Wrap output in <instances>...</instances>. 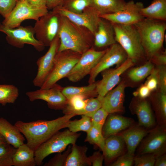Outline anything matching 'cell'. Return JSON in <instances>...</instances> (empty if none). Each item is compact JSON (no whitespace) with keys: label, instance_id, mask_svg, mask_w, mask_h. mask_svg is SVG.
Wrapping results in <instances>:
<instances>
[{"label":"cell","instance_id":"cell-5","mask_svg":"<svg viewBox=\"0 0 166 166\" xmlns=\"http://www.w3.org/2000/svg\"><path fill=\"white\" fill-rule=\"evenodd\" d=\"M80 134L72 132L68 129L56 132L35 151L36 165L41 166L44 159L49 155L61 152L68 145L76 144Z\"/></svg>","mask_w":166,"mask_h":166},{"label":"cell","instance_id":"cell-4","mask_svg":"<svg viewBox=\"0 0 166 166\" xmlns=\"http://www.w3.org/2000/svg\"><path fill=\"white\" fill-rule=\"evenodd\" d=\"M116 41L126 52L128 58L134 64L143 63L147 60L140 37L134 25L112 24Z\"/></svg>","mask_w":166,"mask_h":166},{"label":"cell","instance_id":"cell-40","mask_svg":"<svg viewBox=\"0 0 166 166\" xmlns=\"http://www.w3.org/2000/svg\"><path fill=\"white\" fill-rule=\"evenodd\" d=\"M109 114L102 107L100 108L91 117L93 126L102 130Z\"/></svg>","mask_w":166,"mask_h":166},{"label":"cell","instance_id":"cell-30","mask_svg":"<svg viewBox=\"0 0 166 166\" xmlns=\"http://www.w3.org/2000/svg\"><path fill=\"white\" fill-rule=\"evenodd\" d=\"M144 18L163 21H166V0H153L148 6L140 10Z\"/></svg>","mask_w":166,"mask_h":166},{"label":"cell","instance_id":"cell-36","mask_svg":"<svg viewBox=\"0 0 166 166\" xmlns=\"http://www.w3.org/2000/svg\"><path fill=\"white\" fill-rule=\"evenodd\" d=\"M90 0H63L61 6L72 13H81L89 6Z\"/></svg>","mask_w":166,"mask_h":166},{"label":"cell","instance_id":"cell-32","mask_svg":"<svg viewBox=\"0 0 166 166\" xmlns=\"http://www.w3.org/2000/svg\"><path fill=\"white\" fill-rule=\"evenodd\" d=\"M18 88L13 85H0V104L5 105L8 103L14 104L18 97Z\"/></svg>","mask_w":166,"mask_h":166},{"label":"cell","instance_id":"cell-12","mask_svg":"<svg viewBox=\"0 0 166 166\" xmlns=\"http://www.w3.org/2000/svg\"><path fill=\"white\" fill-rule=\"evenodd\" d=\"M127 58L126 52L118 43L110 46L90 73L89 84L95 82L96 78L99 73L114 65L119 66Z\"/></svg>","mask_w":166,"mask_h":166},{"label":"cell","instance_id":"cell-49","mask_svg":"<svg viewBox=\"0 0 166 166\" xmlns=\"http://www.w3.org/2000/svg\"><path fill=\"white\" fill-rule=\"evenodd\" d=\"M154 166H166V154L165 153L159 155L156 158Z\"/></svg>","mask_w":166,"mask_h":166},{"label":"cell","instance_id":"cell-23","mask_svg":"<svg viewBox=\"0 0 166 166\" xmlns=\"http://www.w3.org/2000/svg\"><path fill=\"white\" fill-rule=\"evenodd\" d=\"M94 38V45L98 48L110 46L117 43L112 23L101 18Z\"/></svg>","mask_w":166,"mask_h":166},{"label":"cell","instance_id":"cell-17","mask_svg":"<svg viewBox=\"0 0 166 166\" xmlns=\"http://www.w3.org/2000/svg\"><path fill=\"white\" fill-rule=\"evenodd\" d=\"M59 44L60 39L58 35L51 42L45 54L38 60V72L33 81L35 86L40 88L51 71Z\"/></svg>","mask_w":166,"mask_h":166},{"label":"cell","instance_id":"cell-42","mask_svg":"<svg viewBox=\"0 0 166 166\" xmlns=\"http://www.w3.org/2000/svg\"><path fill=\"white\" fill-rule=\"evenodd\" d=\"M156 68L158 83L157 90L166 93V65L156 66Z\"/></svg>","mask_w":166,"mask_h":166},{"label":"cell","instance_id":"cell-48","mask_svg":"<svg viewBox=\"0 0 166 166\" xmlns=\"http://www.w3.org/2000/svg\"><path fill=\"white\" fill-rule=\"evenodd\" d=\"M91 165L93 166H101L104 160V156L100 151L94 152L89 157Z\"/></svg>","mask_w":166,"mask_h":166},{"label":"cell","instance_id":"cell-13","mask_svg":"<svg viewBox=\"0 0 166 166\" xmlns=\"http://www.w3.org/2000/svg\"><path fill=\"white\" fill-rule=\"evenodd\" d=\"M144 7L142 2H135L131 0L126 2L121 10L113 13L101 15L100 17L112 24L134 25L144 18L140 13L141 10Z\"/></svg>","mask_w":166,"mask_h":166},{"label":"cell","instance_id":"cell-39","mask_svg":"<svg viewBox=\"0 0 166 166\" xmlns=\"http://www.w3.org/2000/svg\"><path fill=\"white\" fill-rule=\"evenodd\" d=\"M159 155L154 153H147L134 156L135 166H153L156 158Z\"/></svg>","mask_w":166,"mask_h":166},{"label":"cell","instance_id":"cell-35","mask_svg":"<svg viewBox=\"0 0 166 166\" xmlns=\"http://www.w3.org/2000/svg\"><path fill=\"white\" fill-rule=\"evenodd\" d=\"M86 99L83 97L76 95L68 100L67 105L63 110L65 114L76 113L83 110L86 105Z\"/></svg>","mask_w":166,"mask_h":166},{"label":"cell","instance_id":"cell-51","mask_svg":"<svg viewBox=\"0 0 166 166\" xmlns=\"http://www.w3.org/2000/svg\"><path fill=\"white\" fill-rule=\"evenodd\" d=\"M63 0H47V7L48 10H52L61 5Z\"/></svg>","mask_w":166,"mask_h":166},{"label":"cell","instance_id":"cell-45","mask_svg":"<svg viewBox=\"0 0 166 166\" xmlns=\"http://www.w3.org/2000/svg\"><path fill=\"white\" fill-rule=\"evenodd\" d=\"M144 83L152 92L158 90V83L156 67H154L151 74L147 77Z\"/></svg>","mask_w":166,"mask_h":166},{"label":"cell","instance_id":"cell-9","mask_svg":"<svg viewBox=\"0 0 166 166\" xmlns=\"http://www.w3.org/2000/svg\"><path fill=\"white\" fill-rule=\"evenodd\" d=\"M60 22L61 15L53 10L42 16L34 27L36 38L45 47L49 46L58 35Z\"/></svg>","mask_w":166,"mask_h":166},{"label":"cell","instance_id":"cell-24","mask_svg":"<svg viewBox=\"0 0 166 166\" xmlns=\"http://www.w3.org/2000/svg\"><path fill=\"white\" fill-rule=\"evenodd\" d=\"M0 133L7 143L16 148L24 143L23 135L14 125L3 117L0 118Z\"/></svg>","mask_w":166,"mask_h":166},{"label":"cell","instance_id":"cell-3","mask_svg":"<svg viewBox=\"0 0 166 166\" xmlns=\"http://www.w3.org/2000/svg\"><path fill=\"white\" fill-rule=\"evenodd\" d=\"M165 22L144 18L134 25L139 34L147 60L162 49L166 30Z\"/></svg>","mask_w":166,"mask_h":166},{"label":"cell","instance_id":"cell-14","mask_svg":"<svg viewBox=\"0 0 166 166\" xmlns=\"http://www.w3.org/2000/svg\"><path fill=\"white\" fill-rule=\"evenodd\" d=\"M135 65L129 58L115 69H108L102 72V79L97 81L96 89L98 96L103 97L121 81V76L128 69Z\"/></svg>","mask_w":166,"mask_h":166},{"label":"cell","instance_id":"cell-27","mask_svg":"<svg viewBox=\"0 0 166 166\" xmlns=\"http://www.w3.org/2000/svg\"><path fill=\"white\" fill-rule=\"evenodd\" d=\"M88 148L86 146L73 145L64 166H90L91 164L86 155Z\"/></svg>","mask_w":166,"mask_h":166},{"label":"cell","instance_id":"cell-11","mask_svg":"<svg viewBox=\"0 0 166 166\" xmlns=\"http://www.w3.org/2000/svg\"><path fill=\"white\" fill-rule=\"evenodd\" d=\"M166 125L158 124L150 130L139 144L137 155L154 153L160 155L165 153Z\"/></svg>","mask_w":166,"mask_h":166},{"label":"cell","instance_id":"cell-33","mask_svg":"<svg viewBox=\"0 0 166 166\" xmlns=\"http://www.w3.org/2000/svg\"><path fill=\"white\" fill-rule=\"evenodd\" d=\"M93 126L91 117L84 115L79 120H70L66 128L71 132L77 133L79 131L88 132Z\"/></svg>","mask_w":166,"mask_h":166},{"label":"cell","instance_id":"cell-10","mask_svg":"<svg viewBox=\"0 0 166 166\" xmlns=\"http://www.w3.org/2000/svg\"><path fill=\"white\" fill-rule=\"evenodd\" d=\"M106 49L97 50L92 47L83 54L66 77L70 81L76 82L89 74L105 53Z\"/></svg>","mask_w":166,"mask_h":166},{"label":"cell","instance_id":"cell-2","mask_svg":"<svg viewBox=\"0 0 166 166\" xmlns=\"http://www.w3.org/2000/svg\"><path fill=\"white\" fill-rule=\"evenodd\" d=\"M58 36L57 52L70 50L82 55L94 45V35L90 31L61 15Z\"/></svg>","mask_w":166,"mask_h":166},{"label":"cell","instance_id":"cell-22","mask_svg":"<svg viewBox=\"0 0 166 166\" xmlns=\"http://www.w3.org/2000/svg\"><path fill=\"white\" fill-rule=\"evenodd\" d=\"M151 129L146 128L138 124H134L118 133L122 137L124 141L127 152L135 156L136 148Z\"/></svg>","mask_w":166,"mask_h":166},{"label":"cell","instance_id":"cell-6","mask_svg":"<svg viewBox=\"0 0 166 166\" xmlns=\"http://www.w3.org/2000/svg\"><path fill=\"white\" fill-rule=\"evenodd\" d=\"M81 55L70 50L57 52L52 69L40 89L50 88L59 80L65 77L78 61Z\"/></svg>","mask_w":166,"mask_h":166},{"label":"cell","instance_id":"cell-20","mask_svg":"<svg viewBox=\"0 0 166 166\" xmlns=\"http://www.w3.org/2000/svg\"><path fill=\"white\" fill-rule=\"evenodd\" d=\"M133 119L116 113L108 115L102 130L103 135L106 139L117 134L134 124Z\"/></svg>","mask_w":166,"mask_h":166},{"label":"cell","instance_id":"cell-8","mask_svg":"<svg viewBox=\"0 0 166 166\" xmlns=\"http://www.w3.org/2000/svg\"><path fill=\"white\" fill-rule=\"evenodd\" d=\"M0 32L6 35V40L8 43L15 47L22 48L26 44L33 46L38 51H43L45 46L34 37V27L21 26L14 28L6 27L0 23Z\"/></svg>","mask_w":166,"mask_h":166},{"label":"cell","instance_id":"cell-1","mask_svg":"<svg viewBox=\"0 0 166 166\" xmlns=\"http://www.w3.org/2000/svg\"><path fill=\"white\" fill-rule=\"evenodd\" d=\"M75 116L71 113L49 121L38 120L28 122L18 121L14 125L26 138L28 145L35 151L56 132L66 128L69 121Z\"/></svg>","mask_w":166,"mask_h":166},{"label":"cell","instance_id":"cell-47","mask_svg":"<svg viewBox=\"0 0 166 166\" xmlns=\"http://www.w3.org/2000/svg\"><path fill=\"white\" fill-rule=\"evenodd\" d=\"M152 93L147 86L144 84L133 92V94L135 97L145 99L149 97Z\"/></svg>","mask_w":166,"mask_h":166},{"label":"cell","instance_id":"cell-34","mask_svg":"<svg viewBox=\"0 0 166 166\" xmlns=\"http://www.w3.org/2000/svg\"><path fill=\"white\" fill-rule=\"evenodd\" d=\"M105 139L102 133V130L93 126L87 132L85 141L97 146L103 152L105 148Z\"/></svg>","mask_w":166,"mask_h":166},{"label":"cell","instance_id":"cell-52","mask_svg":"<svg viewBox=\"0 0 166 166\" xmlns=\"http://www.w3.org/2000/svg\"><path fill=\"white\" fill-rule=\"evenodd\" d=\"M7 143L3 136L0 133V144Z\"/></svg>","mask_w":166,"mask_h":166},{"label":"cell","instance_id":"cell-43","mask_svg":"<svg viewBox=\"0 0 166 166\" xmlns=\"http://www.w3.org/2000/svg\"><path fill=\"white\" fill-rule=\"evenodd\" d=\"M134 156L127 152L118 157L109 166H132L134 165Z\"/></svg>","mask_w":166,"mask_h":166},{"label":"cell","instance_id":"cell-38","mask_svg":"<svg viewBox=\"0 0 166 166\" xmlns=\"http://www.w3.org/2000/svg\"><path fill=\"white\" fill-rule=\"evenodd\" d=\"M103 97L97 96L86 99V105L85 108L76 113L77 115H84L91 117L93 114L102 107Z\"/></svg>","mask_w":166,"mask_h":166},{"label":"cell","instance_id":"cell-37","mask_svg":"<svg viewBox=\"0 0 166 166\" xmlns=\"http://www.w3.org/2000/svg\"><path fill=\"white\" fill-rule=\"evenodd\" d=\"M16 148L7 143L0 144V166H12Z\"/></svg>","mask_w":166,"mask_h":166},{"label":"cell","instance_id":"cell-15","mask_svg":"<svg viewBox=\"0 0 166 166\" xmlns=\"http://www.w3.org/2000/svg\"><path fill=\"white\" fill-rule=\"evenodd\" d=\"M62 88L56 83L50 88L28 92L26 94L31 101L42 100L47 102L50 109L63 110L67 105L68 100L62 92Z\"/></svg>","mask_w":166,"mask_h":166},{"label":"cell","instance_id":"cell-28","mask_svg":"<svg viewBox=\"0 0 166 166\" xmlns=\"http://www.w3.org/2000/svg\"><path fill=\"white\" fill-rule=\"evenodd\" d=\"M154 65L149 60L146 61L139 66L127 69L126 72L125 82L128 81L133 84L140 83L147 77L152 73L155 67Z\"/></svg>","mask_w":166,"mask_h":166},{"label":"cell","instance_id":"cell-50","mask_svg":"<svg viewBox=\"0 0 166 166\" xmlns=\"http://www.w3.org/2000/svg\"><path fill=\"white\" fill-rule=\"evenodd\" d=\"M26 0L29 3L32 5L39 7H47V0Z\"/></svg>","mask_w":166,"mask_h":166},{"label":"cell","instance_id":"cell-41","mask_svg":"<svg viewBox=\"0 0 166 166\" xmlns=\"http://www.w3.org/2000/svg\"><path fill=\"white\" fill-rule=\"evenodd\" d=\"M71 147L69 146L67 149L63 153L59 152L47 162L44 166H64L67 156L70 152Z\"/></svg>","mask_w":166,"mask_h":166},{"label":"cell","instance_id":"cell-44","mask_svg":"<svg viewBox=\"0 0 166 166\" xmlns=\"http://www.w3.org/2000/svg\"><path fill=\"white\" fill-rule=\"evenodd\" d=\"M16 0H0V14L4 18L11 12L16 4Z\"/></svg>","mask_w":166,"mask_h":166},{"label":"cell","instance_id":"cell-53","mask_svg":"<svg viewBox=\"0 0 166 166\" xmlns=\"http://www.w3.org/2000/svg\"><path fill=\"white\" fill-rule=\"evenodd\" d=\"M20 0H16L17 2L19 1H20Z\"/></svg>","mask_w":166,"mask_h":166},{"label":"cell","instance_id":"cell-7","mask_svg":"<svg viewBox=\"0 0 166 166\" xmlns=\"http://www.w3.org/2000/svg\"><path fill=\"white\" fill-rule=\"evenodd\" d=\"M48 12L47 7H38L30 4L26 0H21L17 2L13 10L2 23L7 27L14 28L20 26L26 20L37 21Z\"/></svg>","mask_w":166,"mask_h":166},{"label":"cell","instance_id":"cell-31","mask_svg":"<svg viewBox=\"0 0 166 166\" xmlns=\"http://www.w3.org/2000/svg\"><path fill=\"white\" fill-rule=\"evenodd\" d=\"M97 81L89 84L86 86L76 87L68 86L63 88L62 92L68 100L76 95L81 96L85 99L98 96L96 86Z\"/></svg>","mask_w":166,"mask_h":166},{"label":"cell","instance_id":"cell-26","mask_svg":"<svg viewBox=\"0 0 166 166\" xmlns=\"http://www.w3.org/2000/svg\"><path fill=\"white\" fill-rule=\"evenodd\" d=\"M151 93L149 97L155 117L159 125H166V93L158 90Z\"/></svg>","mask_w":166,"mask_h":166},{"label":"cell","instance_id":"cell-16","mask_svg":"<svg viewBox=\"0 0 166 166\" xmlns=\"http://www.w3.org/2000/svg\"><path fill=\"white\" fill-rule=\"evenodd\" d=\"M53 10L60 15L66 17L76 24L87 29L93 35L97 30L101 18L99 15L90 6L79 14L69 12L61 6H57Z\"/></svg>","mask_w":166,"mask_h":166},{"label":"cell","instance_id":"cell-19","mask_svg":"<svg viewBox=\"0 0 166 166\" xmlns=\"http://www.w3.org/2000/svg\"><path fill=\"white\" fill-rule=\"evenodd\" d=\"M127 85L123 79L103 97L102 107L109 113H121L125 111L124 90Z\"/></svg>","mask_w":166,"mask_h":166},{"label":"cell","instance_id":"cell-29","mask_svg":"<svg viewBox=\"0 0 166 166\" xmlns=\"http://www.w3.org/2000/svg\"><path fill=\"white\" fill-rule=\"evenodd\" d=\"M35 151L27 144H24L17 148L13 157L14 166H36Z\"/></svg>","mask_w":166,"mask_h":166},{"label":"cell","instance_id":"cell-18","mask_svg":"<svg viewBox=\"0 0 166 166\" xmlns=\"http://www.w3.org/2000/svg\"><path fill=\"white\" fill-rule=\"evenodd\" d=\"M129 109L132 114L136 115L139 125L148 129L155 127L156 118L147 98L135 97L130 103Z\"/></svg>","mask_w":166,"mask_h":166},{"label":"cell","instance_id":"cell-21","mask_svg":"<svg viewBox=\"0 0 166 166\" xmlns=\"http://www.w3.org/2000/svg\"><path fill=\"white\" fill-rule=\"evenodd\" d=\"M124 141L119 134L111 135L105 139L103 152L106 165H109L118 157L124 154L125 148Z\"/></svg>","mask_w":166,"mask_h":166},{"label":"cell","instance_id":"cell-25","mask_svg":"<svg viewBox=\"0 0 166 166\" xmlns=\"http://www.w3.org/2000/svg\"><path fill=\"white\" fill-rule=\"evenodd\" d=\"M126 3L124 0H90L89 6L100 16L121 10Z\"/></svg>","mask_w":166,"mask_h":166},{"label":"cell","instance_id":"cell-46","mask_svg":"<svg viewBox=\"0 0 166 166\" xmlns=\"http://www.w3.org/2000/svg\"><path fill=\"white\" fill-rule=\"evenodd\" d=\"M156 66L166 65V50L162 49L155 53L149 60Z\"/></svg>","mask_w":166,"mask_h":166}]
</instances>
